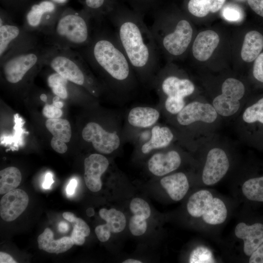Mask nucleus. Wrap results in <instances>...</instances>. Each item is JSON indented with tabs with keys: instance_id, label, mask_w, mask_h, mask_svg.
<instances>
[{
	"instance_id": "nucleus-49",
	"label": "nucleus",
	"mask_w": 263,
	"mask_h": 263,
	"mask_svg": "<svg viewBox=\"0 0 263 263\" xmlns=\"http://www.w3.org/2000/svg\"><path fill=\"white\" fill-rule=\"evenodd\" d=\"M53 105L60 109L62 108L63 106V103L61 101H59L53 102Z\"/></svg>"
},
{
	"instance_id": "nucleus-35",
	"label": "nucleus",
	"mask_w": 263,
	"mask_h": 263,
	"mask_svg": "<svg viewBox=\"0 0 263 263\" xmlns=\"http://www.w3.org/2000/svg\"><path fill=\"white\" fill-rule=\"evenodd\" d=\"M129 226L130 231L133 235L139 236L146 231L147 222L146 219L133 215L130 218Z\"/></svg>"
},
{
	"instance_id": "nucleus-14",
	"label": "nucleus",
	"mask_w": 263,
	"mask_h": 263,
	"mask_svg": "<svg viewBox=\"0 0 263 263\" xmlns=\"http://www.w3.org/2000/svg\"><path fill=\"white\" fill-rule=\"evenodd\" d=\"M109 165L107 158L100 154H92L85 159L84 178L89 190L97 192L101 189V176L107 169Z\"/></svg>"
},
{
	"instance_id": "nucleus-38",
	"label": "nucleus",
	"mask_w": 263,
	"mask_h": 263,
	"mask_svg": "<svg viewBox=\"0 0 263 263\" xmlns=\"http://www.w3.org/2000/svg\"><path fill=\"white\" fill-rule=\"evenodd\" d=\"M253 75L257 80L263 83V53H261L254 60Z\"/></svg>"
},
{
	"instance_id": "nucleus-33",
	"label": "nucleus",
	"mask_w": 263,
	"mask_h": 263,
	"mask_svg": "<svg viewBox=\"0 0 263 263\" xmlns=\"http://www.w3.org/2000/svg\"><path fill=\"white\" fill-rule=\"evenodd\" d=\"M214 260L211 251L204 246H198L191 252L189 263H214Z\"/></svg>"
},
{
	"instance_id": "nucleus-19",
	"label": "nucleus",
	"mask_w": 263,
	"mask_h": 263,
	"mask_svg": "<svg viewBox=\"0 0 263 263\" xmlns=\"http://www.w3.org/2000/svg\"><path fill=\"white\" fill-rule=\"evenodd\" d=\"M160 184L171 199L175 201L182 199L189 188L188 178L181 172L164 177L161 179Z\"/></svg>"
},
{
	"instance_id": "nucleus-1",
	"label": "nucleus",
	"mask_w": 263,
	"mask_h": 263,
	"mask_svg": "<svg viewBox=\"0 0 263 263\" xmlns=\"http://www.w3.org/2000/svg\"><path fill=\"white\" fill-rule=\"evenodd\" d=\"M114 33L133 70L149 79L158 69L160 52L150 28L138 13L125 10L110 16Z\"/></svg>"
},
{
	"instance_id": "nucleus-29",
	"label": "nucleus",
	"mask_w": 263,
	"mask_h": 263,
	"mask_svg": "<svg viewBox=\"0 0 263 263\" xmlns=\"http://www.w3.org/2000/svg\"><path fill=\"white\" fill-rule=\"evenodd\" d=\"M19 34V28L14 25L0 24V56L2 57L11 42Z\"/></svg>"
},
{
	"instance_id": "nucleus-42",
	"label": "nucleus",
	"mask_w": 263,
	"mask_h": 263,
	"mask_svg": "<svg viewBox=\"0 0 263 263\" xmlns=\"http://www.w3.org/2000/svg\"><path fill=\"white\" fill-rule=\"evenodd\" d=\"M247 2L257 14L263 17V0H247Z\"/></svg>"
},
{
	"instance_id": "nucleus-27",
	"label": "nucleus",
	"mask_w": 263,
	"mask_h": 263,
	"mask_svg": "<svg viewBox=\"0 0 263 263\" xmlns=\"http://www.w3.org/2000/svg\"><path fill=\"white\" fill-rule=\"evenodd\" d=\"M55 9L54 3L49 0H43L32 6L26 16V20L29 26H38L43 16L46 13L53 12Z\"/></svg>"
},
{
	"instance_id": "nucleus-10",
	"label": "nucleus",
	"mask_w": 263,
	"mask_h": 263,
	"mask_svg": "<svg viewBox=\"0 0 263 263\" xmlns=\"http://www.w3.org/2000/svg\"><path fill=\"white\" fill-rule=\"evenodd\" d=\"M229 167L228 157L219 148H213L207 153L202 173L203 183L207 186L218 183L226 174Z\"/></svg>"
},
{
	"instance_id": "nucleus-45",
	"label": "nucleus",
	"mask_w": 263,
	"mask_h": 263,
	"mask_svg": "<svg viewBox=\"0 0 263 263\" xmlns=\"http://www.w3.org/2000/svg\"><path fill=\"white\" fill-rule=\"evenodd\" d=\"M76 185V180L75 179H71L67 187L66 191L67 194L69 195L73 194L75 192Z\"/></svg>"
},
{
	"instance_id": "nucleus-11",
	"label": "nucleus",
	"mask_w": 263,
	"mask_h": 263,
	"mask_svg": "<svg viewBox=\"0 0 263 263\" xmlns=\"http://www.w3.org/2000/svg\"><path fill=\"white\" fill-rule=\"evenodd\" d=\"M158 89L167 97L184 98L192 94L195 90L193 82L189 79L174 75L158 73L156 78Z\"/></svg>"
},
{
	"instance_id": "nucleus-48",
	"label": "nucleus",
	"mask_w": 263,
	"mask_h": 263,
	"mask_svg": "<svg viewBox=\"0 0 263 263\" xmlns=\"http://www.w3.org/2000/svg\"><path fill=\"white\" fill-rule=\"evenodd\" d=\"M123 263H142V262L140 261L137 260L133 259H129L125 260L122 262Z\"/></svg>"
},
{
	"instance_id": "nucleus-36",
	"label": "nucleus",
	"mask_w": 263,
	"mask_h": 263,
	"mask_svg": "<svg viewBox=\"0 0 263 263\" xmlns=\"http://www.w3.org/2000/svg\"><path fill=\"white\" fill-rule=\"evenodd\" d=\"M185 106L184 98L167 97L165 101L166 109L171 114H178Z\"/></svg>"
},
{
	"instance_id": "nucleus-18",
	"label": "nucleus",
	"mask_w": 263,
	"mask_h": 263,
	"mask_svg": "<svg viewBox=\"0 0 263 263\" xmlns=\"http://www.w3.org/2000/svg\"><path fill=\"white\" fill-rule=\"evenodd\" d=\"M181 159L175 150L166 153H156L148 161V169L153 175L162 176L177 169L180 166Z\"/></svg>"
},
{
	"instance_id": "nucleus-12",
	"label": "nucleus",
	"mask_w": 263,
	"mask_h": 263,
	"mask_svg": "<svg viewBox=\"0 0 263 263\" xmlns=\"http://www.w3.org/2000/svg\"><path fill=\"white\" fill-rule=\"evenodd\" d=\"M217 117V113L211 105L198 101L191 102L177 114V120L181 125L187 126L197 121L211 123Z\"/></svg>"
},
{
	"instance_id": "nucleus-43",
	"label": "nucleus",
	"mask_w": 263,
	"mask_h": 263,
	"mask_svg": "<svg viewBox=\"0 0 263 263\" xmlns=\"http://www.w3.org/2000/svg\"><path fill=\"white\" fill-rule=\"evenodd\" d=\"M0 263H16L14 259L7 253L0 252Z\"/></svg>"
},
{
	"instance_id": "nucleus-46",
	"label": "nucleus",
	"mask_w": 263,
	"mask_h": 263,
	"mask_svg": "<svg viewBox=\"0 0 263 263\" xmlns=\"http://www.w3.org/2000/svg\"><path fill=\"white\" fill-rule=\"evenodd\" d=\"M58 229L61 233H66L69 230V225L65 222H61L58 224Z\"/></svg>"
},
{
	"instance_id": "nucleus-17",
	"label": "nucleus",
	"mask_w": 263,
	"mask_h": 263,
	"mask_svg": "<svg viewBox=\"0 0 263 263\" xmlns=\"http://www.w3.org/2000/svg\"><path fill=\"white\" fill-rule=\"evenodd\" d=\"M220 38L213 30L200 32L196 36L192 45V54L199 61H205L212 56L218 46Z\"/></svg>"
},
{
	"instance_id": "nucleus-51",
	"label": "nucleus",
	"mask_w": 263,
	"mask_h": 263,
	"mask_svg": "<svg viewBox=\"0 0 263 263\" xmlns=\"http://www.w3.org/2000/svg\"><path fill=\"white\" fill-rule=\"evenodd\" d=\"M53 0L58 3H64L67 1V0Z\"/></svg>"
},
{
	"instance_id": "nucleus-47",
	"label": "nucleus",
	"mask_w": 263,
	"mask_h": 263,
	"mask_svg": "<svg viewBox=\"0 0 263 263\" xmlns=\"http://www.w3.org/2000/svg\"><path fill=\"white\" fill-rule=\"evenodd\" d=\"M63 218L69 222H72L75 217V215L70 212H65L62 214Z\"/></svg>"
},
{
	"instance_id": "nucleus-5",
	"label": "nucleus",
	"mask_w": 263,
	"mask_h": 263,
	"mask_svg": "<svg viewBox=\"0 0 263 263\" xmlns=\"http://www.w3.org/2000/svg\"><path fill=\"white\" fill-rule=\"evenodd\" d=\"M56 33L68 44L75 46H86L92 38L89 19L72 13L63 15L58 19Z\"/></svg>"
},
{
	"instance_id": "nucleus-28",
	"label": "nucleus",
	"mask_w": 263,
	"mask_h": 263,
	"mask_svg": "<svg viewBox=\"0 0 263 263\" xmlns=\"http://www.w3.org/2000/svg\"><path fill=\"white\" fill-rule=\"evenodd\" d=\"M242 190L248 200L263 202V176L246 180L243 184Z\"/></svg>"
},
{
	"instance_id": "nucleus-50",
	"label": "nucleus",
	"mask_w": 263,
	"mask_h": 263,
	"mask_svg": "<svg viewBox=\"0 0 263 263\" xmlns=\"http://www.w3.org/2000/svg\"><path fill=\"white\" fill-rule=\"evenodd\" d=\"M40 98L42 101L45 102V101H46L47 100V96H46V94H42L40 96Z\"/></svg>"
},
{
	"instance_id": "nucleus-8",
	"label": "nucleus",
	"mask_w": 263,
	"mask_h": 263,
	"mask_svg": "<svg viewBox=\"0 0 263 263\" xmlns=\"http://www.w3.org/2000/svg\"><path fill=\"white\" fill-rule=\"evenodd\" d=\"M82 136L86 142L92 143L97 151L103 154L111 153L120 144V138L115 132H108L94 122L86 125L82 130Z\"/></svg>"
},
{
	"instance_id": "nucleus-52",
	"label": "nucleus",
	"mask_w": 263,
	"mask_h": 263,
	"mask_svg": "<svg viewBox=\"0 0 263 263\" xmlns=\"http://www.w3.org/2000/svg\"><path fill=\"white\" fill-rule=\"evenodd\" d=\"M59 98H60L59 97L56 95V96L53 98V102L59 101Z\"/></svg>"
},
{
	"instance_id": "nucleus-9",
	"label": "nucleus",
	"mask_w": 263,
	"mask_h": 263,
	"mask_svg": "<svg viewBox=\"0 0 263 263\" xmlns=\"http://www.w3.org/2000/svg\"><path fill=\"white\" fill-rule=\"evenodd\" d=\"M37 52L29 51L18 54L5 61L3 72L6 80L11 84L22 80L26 74L39 61Z\"/></svg>"
},
{
	"instance_id": "nucleus-23",
	"label": "nucleus",
	"mask_w": 263,
	"mask_h": 263,
	"mask_svg": "<svg viewBox=\"0 0 263 263\" xmlns=\"http://www.w3.org/2000/svg\"><path fill=\"white\" fill-rule=\"evenodd\" d=\"M173 138V134L169 128L155 126L151 129L150 139L142 145L141 151L144 154H148L153 150L166 147Z\"/></svg>"
},
{
	"instance_id": "nucleus-30",
	"label": "nucleus",
	"mask_w": 263,
	"mask_h": 263,
	"mask_svg": "<svg viewBox=\"0 0 263 263\" xmlns=\"http://www.w3.org/2000/svg\"><path fill=\"white\" fill-rule=\"evenodd\" d=\"M68 81L56 72L50 75L47 79L48 84L54 94L62 99H65L68 96Z\"/></svg>"
},
{
	"instance_id": "nucleus-34",
	"label": "nucleus",
	"mask_w": 263,
	"mask_h": 263,
	"mask_svg": "<svg viewBox=\"0 0 263 263\" xmlns=\"http://www.w3.org/2000/svg\"><path fill=\"white\" fill-rule=\"evenodd\" d=\"M107 0H84V3L92 12L91 17L93 16L97 19H100L102 16L107 12L105 10Z\"/></svg>"
},
{
	"instance_id": "nucleus-44",
	"label": "nucleus",
	"mask_w": 263,
	"mask_h": 263,
	"mask_svg": "<svg viewBox=\"0 0 263 263\" xmlns=\"http://www.w3.org/2000/svg\"><path fill=\"white\" fill-rule=\"evenodd\" d=\"M53 182L54 180L53 179L52 174L50 172H48L45 175V180L42 184V187L45 189H48L51 187Z\"/></svg>"
},
{
	"instance_id": "nucleus-20",
	"label": "nucleus",
	"mask_w": 263,
	"mask_h": 263,
	"mask_svg": "<svg viewBox=\"0 0 263 263\" xmlns=\"http://www.w3.org/2000/svg\"><path fill=\"white\" fill-rule=\"evenodd\" d=\"M38 248L50 253L58 254L66 252L75 244L71 237H63L58 240L54 239V234L46 228L38 238Z\"/></svg>"
},
{
	"instance_id": "nucleus-25",
	"label": "nucleus",
	"mask_w": 263,
	"mask_h": 263,
	"mask_svg": "<svg viewBox=\"0 0 263 263\" xmlns=\"http://www.w3.org/2000/svg\"><path fill=\"white\" fill-rule=\"evenodd\" d=\"M47 129L53 135V138L65 143L70 141L72 130L69 122L60 118L48 119L45 122Z\"/></svg>"
},
{
	"instance_id": "nucleus-22",
	"label": "nucleus",
	"mask_w": 263,
	"mask_h": 263,
	"mask_svg": "<svg viewBox=\"0 0 263 263\" xmlns=\"http://www.w3.org/2000/svg\"><path fill=\"white\" fill-rule=\"evenodd\" d=\"M263 49V36L257 31H251L245 35L241 51L242 59L251 62L261 54Z\"/></svg>"
},
{
	"instance_id": "nucleus-15",
	"label": "nucleus",
	"mask_w": 263,
	"mask_h": 263,
	"mask_svg": "<svg viewBox=\"0 0 263 263\" xmlns=\"http://www.w3.org/2000/svg\"><path fill=\"white\" fill-rule=\"evenodd\" d=\"M99 214L106 222L105 224L97 226L94 230L100 242L107 241L110 238L111 233H120L125 229L126 219L124 214L120 210L115 208L108 209L103 208L99 210Z\"/></svg>"
},
{
	"instance_id": "nucleus-32",
	"label": "nucleus",
	"mask_w": 263,
	"mask_h": 263,
	"mask_svg": "<svg viewBox=\"0 0 263 263\" xmlns=\"http://www.w3.org/2000/svg\"><path fill=\"white\" fill-rule=\"evenodd\" d=\"M130 208L134 215L144 219H148L151 214L149 205L144 199L140 198H133L130 203Z\"/></svg>"
},
{
	"instance_id": "nucleus-13",
	"label": "nucleus",
	"mask_w": 263,
	"mask_h": 263,
	"mask_svg": "<svg viewBox=\"0 0 263 263\" xmlns=\"http://www.w3.org/2000/svg\"><path fill=\"white\" fill-rule=\"evenodd\" d=\"M28 203V196L23 190L15 189L6 193L0 202L1 218L6 222L14 221L25 210Z\"/></svg>"
},
{
	"instance_id": "nucleus-41",
	"label": "nucleus",
	"mask_w": 263,
	"mask_h": 263,
	"mask_svg": "<svg viewBox=\"0 0 263 263\" xmlns=\"http://www.w3.org/2000/svg\"><path fill=\"white\" fill-rule=\"evenodd\" d=\"M51 146L56 152L59 153H64L68 150L66 143L52 137Z\"/></svg>"
},
{
	"instance_id": "nucleus-16",
	"label": "nucleus",
	"mask_w": 263,
	"mask_h": 263,
	"mask_svg": "<svg viewBox=\"0 0 263 263\" xmlns=\"http://www.w3.org/2000/svg\"><path fill=\"white\" fill-rule=\"evenodd\" d=\"M234 232L237 238L244 241V251L247 256L263 243V224L261 223L247 225L241 222L236 226Z\"/></svg>"
},
{
	"instance_id": "nucleus-6",
	"label": "nucleus",
	"mask_w": 263,
	"mask_h": 263,
	"mask_svg": "<svg viewBox=\"0 0 263 263\" xmlns=\"http://www.w3.org/2000/svg\"><path fill=\"white\" fill-rule=\"evenodd\" d=\"M50 67L68 81L78 85L90 84L93 80L88 78L84 71V60L79 56L71 55L67 51L56 52L49 58Z\"/></svg>"
},
{
	"instance_id": "nucleus-2",
	"label": "nucleus",
	"mask_w": 263,
	"mask_h": 263,
	"mask_svg": "<svg viewBox=\"0 0 263 263\" xmlns=\"http://www.w3.org/2000/svg\"><path fill=\"white\" fill-rule=\"evenodd\" d=\"M85 57L105 74L119 90L132 86L134 71L114 32L97 31L86 45Z\"/></svg>"
},
{
	"instance_id": "nucleus-21",
	"label": "nucleus",
	"mask_w": 263,
	"mask_h": 263,
	"mask_svg": "<svg viewBox=\"0 0 263 263\" xmlns=\"http://www.w3.org/2000/svg\"><path fill=\"white\" fill-rule=\"evenodd\" d=\"M160 113L155 108L149 107H136L131 109L128 114V121L134 127L149 128L159 119Z\"/></svg>"
},
{
	"instance_id": "nucleus-37",
	"label": "nucleus",
	"mask_w": 263,
	"mask_h": 263,
	"mask_svg": "<svg viewBox=\"0 0 263 263\" xmlns=\"http://www.w3.org/2000/svg\"><path fill=\"white\" fill-rule=\"evenodd\" d=\"M222 15L227 20L234 22L241 21L243 17L241 9L237 6L231 5L224 8Z\"/></svg>"
},
{
	"instance_id": "nucleus-7",
	"label": "nucleus",
	"mask_w": 263,
	"mask_h": 263,
	"mask_svg": "<svg viewBox=\"0 0 263 263\" xmlns=\"http://www.w3.org/2000/svg\"><path fill=\"white\" fill-rule=\"evenodd\" d=\"M244 92L242 82L234 78H227L222 84V94L214 99L212 105L219 114L231 116L238 111L239 100L243 97Z\"/></svg>"
},
{
	"instance_id": "nucleus-4",
	"label": "nucleus",
	"mask_w": 263,
	"mask_h": 263,
	"mask_svg": "<svg viewBox=\"0 0 263 263\" xmlns=\"http://www.w3.org/2000/svg\"><path fill=\"white\" fill-rule=\"evenodd\" d=\"M187 208L190 215L195 218L202 217L206 223L211 225L224 223L227 215L223 201L213 197L207 190H201L193 194L188 200Z\"/></svg>"
},
{
	"instance_id": "nucleus-3",
	"label": "nucleus",
	"mask_w": 263,
	"mask_h": 263,
	"mask_svg": "<svg viewBox=\"0 0 263 263\" xmlns=\"http://www.w3.org/2000/svg\"><path fill=\"white\" fill-rule=\"evenodd\" d=\"M165 13H157L150 28L160 53L167 57L182 56L192 40L193 30L186 19L173 20Z\"/></svg>"
},
{
	"instance_id": "nucleus-31",
	"label": "nucleus",
	"mask_w": 263,
	"mask_h": 263,
	"mask_svg": "<svg viewBox=\"0 0 263 263\" xmlns=\"http://www.w3.org/2000/svg\"><path fill=\"white\" fill-rule=\"evenodd\" d=\"M243 119L248 123L259 122L263 124V97L245 109Z\"/></svg>"
},
{
	"instance_id": "nucleus-39",
	"label": "nucleus",
	"mask_w": 263,
	"mask_h": 263,
	"mask_svg": "<svg viewBox=\"0 0 263 263\" xmlns=\"http://www.w3.org/2000/svg\"><path fill=\"white\" fill-rule=\"evenodd\" d=\"M42 114L48 119H56L61 116L62 111L54 105H46L42 110Z\"/></svg>"
},
{
	"instance_id": "nucleus-24",
	"label": "nucleus",
	"mask_w": 263,
	"mask_h": 263,
	"mask_svg": "<svg viewBox=\"0 0 263 263\" xmlns=\"http://www.w3.org/2000/svg\"><path fill=\"white\" fill-rule=\"evenodd\" d=\"M226 0H189L187 8L192 16L202 18L220 10Z\"/></svg>"
},
{
	"instance_id": "nucleus-26",
	"label": "nucleus",
	"mask_w": 263,
	"mask_h": 263,
	"mask_svg": "<svg viewBox=\"0 0 263 263\" xmlns=\"http://www.w3.org/2000/svg\"><path fill=\"white\" fill-rule=\"evenodd\" d=\"M21 181V174L16 167H10L0 171V194H4L14 190Z\"/></svg>"
},
{
	"instance_id": "nucleus-40",
	"label": "nucleus",
	"mask_w": 263,
	"mask_h": 263,
	"mask_svg": "<svg viewBox=\"0 0 263 263\" xmlns=\"http://www.w3.org/2000/svg\"><path fill=\"white\" fill-rule=\"evenodd\" d=\"M249 263H263V243L250 256Z\"/></svg>"
}]
</instances>
